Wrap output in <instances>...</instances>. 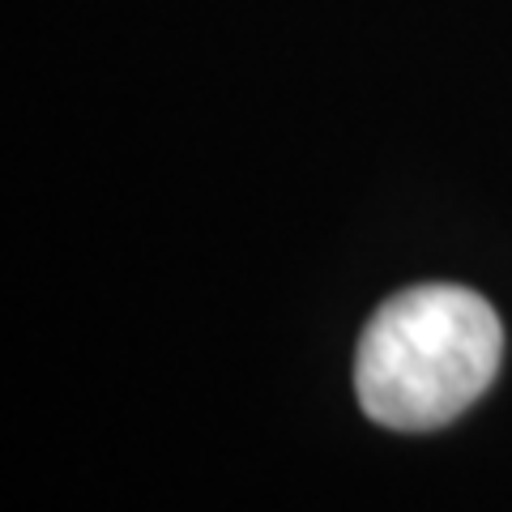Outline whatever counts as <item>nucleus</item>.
Segmentation results:
<instances>
[{"mask_svg": "<svg viewBox=\"0 0 512 512\" xmlns=\"http://www.w3.org/2000/svg\"><path fill=\"white\" fill-rule=\"evenodd\" d=\"M500 355L504 325L478 291L453 282L406 286L380 303L359 338V406L380 427H444L487 393Z\"/></svg>", "mask_w": 512, "mask_h": 512, "instance_id": "f257e3e1", "label": "nucleus"}]
</instances>
